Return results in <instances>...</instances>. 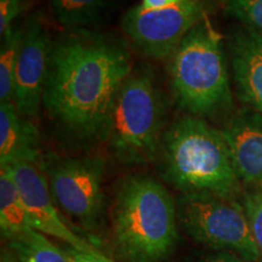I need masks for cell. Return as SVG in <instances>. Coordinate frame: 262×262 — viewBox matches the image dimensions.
<instances>
[{"label": "cell", "mask_w": 262, "mask_h": 262, "mask_svg": "<svg viewBox=\"0 0 262 262\" xmlns=\"http://www.w3.org/2000/svg\"><path fill=\"white\" fill-rule=\"evenodd\" d=\"M131 71L130 52L120 40L90 29L67 31L51 44L42 104L75 136L104 139Z\"/></svg>", "instance_id": "1"}, {"label": "cell", "mask_w": 262, "mask_h": 262, "mask_svg": "<svg viewBox=\"0 0 262 262\" xmlns=\"http://www.w3.org/2000/svg\"><path fill=\"white\" fill-rule=\"evenodd\" d=\"M117 262H169L179 242L178 205L165 186L146 175L124 180L112 211Z\"/></svg>", "instance_id": "2"}, {"label": "cell", "mask_w": 262, "mask_h": 262, "mask_svg": "<svg viewBox=\"0 0 262 262\" xmlns=\"http://www.w3.org/2000/svg\"><path fill=\"white\" fill-rule=\"evenodd\" d=\"M162 176L182 192L232 196L239 188L231 153L221 131L199 117L175 120L162 137Z\"/></svg>", "instance_id": "3"}, {"label": "cell", "mask_w": 262, "mask_h": 262, "mask_svg": "<svg viewBox=\"0 0 262 262\" xmlns=\"http://www.w3.org/2000/svg\"><path fill=\"white\" fill-rule=\"evenodd\" d=\"M169 75L178 103L195 117L214 116L231 106L225 52L206 17L171 54Z\"/></svg>", "instance_id": "4"}, {"label": "cell", "mask_w": 262, "mask_h": 262, "mask_svg": "<svg viewBox=\"0 0 262 262\" xmlns=\"http://www.w3.org/2000/svg\"><path fill=\"white\" fill-rule=\"evenodd\" d=\"M165 103L152 74L136 71L124 81L111 112L104 139L125 165H142L160 147Z\"/></svg>", "instance_id": "5"}, {"label": "cell", "mask_w": 262, "mask_h": 262, "mask_svg": "<svg viewBox=\"0 0 262 262\" xmlns=\"http://www.w3.org/2000/svg\"><path fill=\"white\" fill-rule=\"evenodd\" d=\"M179 225L196 243L215 251H232L260 262L247 212L232 196L211 193L182 194L176 202Z\"/></svg>", "instance_id": "6"}, {"label": "cell", "mask_w": 262, "mask_h": 262, "mask_svg": "<svg viewBox=\"0 0 262 262\" xmlns=\"http://www.w3.org/2000/svg\"><path fill=\"white\" fill-rule=\"evenodd\" d=\"M41 170L62 214L88 233H98L104 224L106 160L97 156H51L42 162Z\"/></svg>", "instance_id": "7"}, {"label": "cell", "mask_w": 262, "mask_h": 262, "mask_svg": "<svg viewBox=\"0 0 262 262\" xmlns=\"http://www.w3.org/2000/svg\"><path fill=\"white\" fill-rule=\"evenodd\" d=\"M205 17L203 0H183L159 10L134 6L125 12L120 25L142 54L155 60H164L171 56L182 39Z\"/></svg>", "instance_id": "8"}, {"label": "cell", "mask_w": 262, "mask_h": 262, "mask_svg": "<svg viewBox=\"0 0 262 262\" xmlns=\"http://www.w3.org/2000/svg\"><path fill=\"white\" fill-rule=\"evenodd\" d=\"M5 168H8L19 189L27 208L32 228L49 238L58 239L81 253L89 254L103 261L117 262L75 233L67 222H64L63 216L58 211L60 209L52 198L45 173L37 164L17 163L6 165Z\"/></svg>", "instance_id": "9"}, {"label": "cell", "mask_w": 262, "mask_h": 262, "mask_svg": "<svg viewBox=\"0 0 262 262\" xmlns=\"http://www.w3.org/2000/svg\"><path fill=\"white\" fill-rule=\"evenodd\" d=\"M51 44L39 16H29L24 25L14 85L15 107L28 119H34L40 113Z\"/></svg>", "instance_id": "10"}, {"label": "cell", "mask_w": 262, "mask_h": 262, "mask_svg": "<svg viewBox=\"0 0 262 262\" xmlns=\"http://www.w3.org/2000/svg\"><path fill=\"white\" fill-rule=\"evenodd\" d=\"M221 133L239 181L262 187V114L251 108L239 111Z\"/></svg>", "instance_id": "11"}, {"label": "cell", "mask_w": 262, "mask_h": 262, "mask_svg": "<svg viewBox=\"0 0 262 262\" xmlns=\"http://www.w3.org/2000/svg\"><path fill=\"white\" fill-rule=\"evenodd\" d=\"M229 49L238 96L262 114V34L244 26L233 34Z\"/></svg>", "instance_id": "12"}, {"label": "cell", "mask_w": 262, "mask_h": 262, "mask_svg": "<svg viewBox=\"0 0 262 262\" xmlns=\"http://www.w3.org/2000/svg\"><path fill=\"white\" fill-rule=\"evenodd\" d=\"M40 143L37 127L12 102H0V166L37 164Z\"/></svg>", "instance_id": "13"}, {"label": "cell", "mask_w": 262, "mask_h": 262, "mask_svg": "<svg viewBox=\"0 0 262 262\" xmlns=\"http://www.w3.org/2000/svg\"><path fill=\"white\" fill-rule=\"evenodd\" d=\"M32 228L19 189L5 166H0V229L6 242Z\"/></svg>", "instance_id": "14"}, {"label": "cell", "mask_w": 262, "mask_h": 262, "mask_svg": "<svg viewBox=\"0 0 262 262\" xmlns=\"http://www.w3.org/2000/svg\"><path fill=\"white\" fill-rule=\"evenodd\" d=\"M54 17L67 31L89 29L103 21L113 0H49Z\"/></svg>", "instance_id": "15"}, {"label": "cell", "mask_w": 262, "mask_h": 262, "mask_svg": "<svg viewBox=\"0 0 262 262\" xmlns=\"http://www.w3.org/2000/svg\"><path fill=\"white\" fill-rule=\"evenodd\" d=\"M21 262H72L64 248L52 243L45 234L29 228L6 242Z\"/></svg>", "instance_id": "16"}, {"label": "cell", "mask_w": 262, "mask_h": 262, "mask_svg": "<svg viewBox=\"0 0 262 262\" xmlns=\"http://www.w3.org/2000/svg\"><path fill=\"white\" fill-rule=\"evenodd\" d=\"M24 26H12L2 35L0 47V102L14 103L15 73L21 49Z\"/></svg>", "instance_id": "17"}, {"label": "cell", "mask_w": 262, "mask_h": 262, "mask_svg": "<svg viewBox=\"0 0 262 262\" xmlns=\"http://www.w3.org/2000/svg\"><path fill=\"white\" fill-rule=\"evenodd\" d=\"M225 12L262 34V0H219Z\"/></svg>", "instance_id": "18"}, {"label": "cell", "mask_w": 262, "mask_h": 262, "mask_svg": "<svg viewBox=\"0 0 262 262\" xmlns=\"http://www.w3.org/2000/svg\"><path fill=\"white\" fill-rule=\"evenodd\" d=\"M242 204L247 212L260 262H262V187H253L245 192Z\"/></svg>", "instance_id": "19"}, {"label": "cell", "mask_w": 262, "mask_h": 262, "mask_svg": "<svg viewBox=\"0 0 262 262\" xmlns=\"http://www.w3.org/2000/svg\"><path fill=\"white\" fill-rule=\"evenodd\" d=\"M26 0H0V34L14 26V21L25 10Z\"/></svg>", "instance_id": "20"}, {"label": "cell", "mask_w": 262, "mask_h": 262, "mask_svg": "<svg viewBox=\"0 0 262 262\" xmlns=\"http://www.w3.org/2000/svg\"><path fill=\"white\" fill-rule=\"evenodd\" d=\"M198 262H253L249 261L247 258L242 257L241 255L232 253V251H215V253H211L209 255H206L199 260Z\"/></svg>", "instance_id": "21"}, {"label": "cell", "mask_w": 262, "mask_h": 262, "mask_svg": "<svg viewBox=\"0 0 262 262\" xmlns=\"http://www.w3.org/2000/svg\"><path fill=\"white\" fill-rule=\"evenodd\" d=\"M64 249H66V251L68 253V255H70L72 262H108V261L101 260V258H98V257L91 256V255H89V254L81 253V251L77 250V249L68 247V245H66Z\"/></svg>", "instance_id": "22"}, {"label": "cell", "mask_w": 262, "mask_h": 262, "mask_svg": "<svg viewBox=\"0 0 262 262\" xmlns=\"http://www.w3.org/2000/svg\"><path fill=\"white\" fill-rule=\"evenodd\" d=\"M181 2L183 0H142L140 5L145 10H159L176 5Z\"/></svg>", "instance_id": "23"}, {"label": "cell", "mask_w": 262, "mask_h": 262, "mask_svg": "<svg viewBox=\"0 0 262 262\" xmlns=\"http://www.w3.org/2000/svg\"><path fill=\"white\" fill-rule=\"evenodd\" d=\"M0 262H21L17 255L11 248L9 247H3L2 253H0Z\"/></svg>", "instance_id": "24"}]
</instances>
